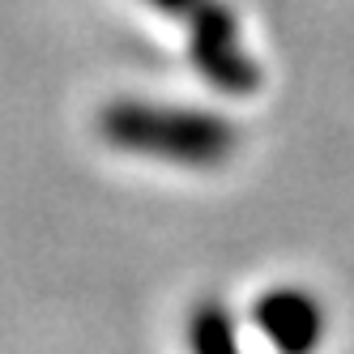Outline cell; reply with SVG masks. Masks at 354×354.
Segmentation results:
<instances>
[{"instance_id": "cell-2", "label": "cell", "mask_w": 354, "mask_h": 354, "mask_svg": "<svg viewBox=\"0 0 354 354\" xmlns=\"http://www.w3.org/2000/svg\"><path fill=\"white\" fill-rule=\"evenodd\" d=\"M184 26H188V56L214 90L252 94L261 86V64L248 56L239 21L226 9V0H196Z\"/></svg>"}, {"instance_id": "cell-1", "label": "cell", "mask_w": 354, "mask_h": 354, "mask_svg": "<svg viewBox=\"0 0 354 354\" xmlns=\"http://www.w3.org/2000/svg\"><path fill=\"white\" fill-rule=\"evenodd\" d=\"M98 137L133 158H154L167 167L214 171L235 158L239 133L226 115L149 98H111L98 111Z\"/></svg>"}, {"instance_id": "cell-4", "label": "cell", "mask_w": 354, "mask_h": 354, "mask_svg": "<svg viewBox=\"0 0 354 354\" xmlns=\"http://www.w3.org/2000/svg\"><path fill=\"white\" fill-rule=\"evenodd\" d=\"M188 350L192 354H243L239 328L222 303H201L188 316Z\"/></svg>"}, {"instance_id": "cell-3", "label": "cell", "mask_w": 354, "mask_h": 354, "mask_svg": "<svg viewBox=\"0 0 354 354\" xmlns=\"http://www.w3.org/2000/svg\"><path fill=\"white\" fill-rule=\"evenodd\" d=\"M261 337L273 346V354H316V346L324 342V308L299 286H273L257 299L252 308Z\"/></svg>"}, {"instance_id": "cell-5", "label": "cell", "mask_w": 354, "mask_h": 354, "mask_svg": "<svg viewBox=\"0 0 354 354\" xmlns=\"http://www.w3.org/2000/svg\"><path fill=\"white\" fill-rule=\"evenodd\" d=\"M145 5H154L162 17H175V21H184V17L192 13V5H196V0H145Z\"/></svg>"}]
</instances>
